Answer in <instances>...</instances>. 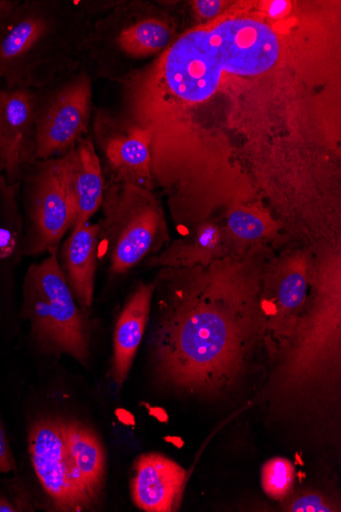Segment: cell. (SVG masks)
<instances>
[{"instance_id": "obj_26", "label": "cell", "mask_w": 341, "mask_h": 512, "mask_svg": "<svg viewBox=\"0 0 341 512\" xmlns=\"http://www.w3.org/2000/svg\"><path fill=\"white\" fill-rule=\"evenodd\" d=\"M20 508L5 494H0V512H17Z\"/></svg>"}, {"instance_id": "obj_13", "label": "cell", "mask_w": 341, "mask_h": 512, "mask_svg": "<svg viewBox=\"0 0 341 512\" xmlns=\"http://www.w3.org/2000/svg\"><path fill=\"white\" fill-rule=\"evenodd\" d=\"M61 253V267L74 298L83 313L92 307L100 226L87 222L71 230Z\"/></svg>"}, {"instance_id": "obj_5", "label": "cell", "mask_w": 341, "mask_h": 512, "mask_svg": "<svg viewBox=\"0 0 341 512\" xmlns=\"http://www.w3.org/2000/svg\"><path fill=\"white\" fill-rule=\"evenodd\" d=\"M22 316L31 337L47 355H67L83 366L90 357V338L84 313L78 306L58 259L50 253L32 264L25 275Z\"/></svg>"}, {"instance_id": "obj_17", "label": "cell", "mask_w": 341, "mask_h": 512, "mask_svg": "<svg viewBox=\"0 0 341 512\" xmlns=\"http://www.w3.org/2000/svg\"><path fill=\"white\" fill-rule=\"evenodd\" d=\"M68 449L74 467L94 508L103 494L106 473L107 454L96 433L83 423L65 420Z\"/></svg>"}, {"instance_id": "obj_8", "label": "cell", "mask_w": 341, "mask_h": 512, "mask_svg": "<svg viewBox=\"0 0 341 512\" xmlns=\"http://www.w3.org/2000/svg\"><path fill=\"white\" fill-rule=\"evenodd\" d=\"M27 211L26 254L58 252L76 217L67 154L35 163L28 179Z\"/></svg>"}, {"instance_id": "obj_21", "label": "cell", "mask_w": 341, "mask_h": 512, "mask_svg": "<svg viewBox=\"0 0 341 512\" xmlns=\"http://www.w3.org/2000/svg\"><path fill=\"white\" fill-rule=\"evenodd\" d=\"M294 463L283 457L268 460L262 469L261 483L264 492L275 500L284 499L296 482Z\"/></svg>"}, {"instance_id": "obj_12", "label": "cell", "mask_w": 341, "mask_h": 512, "mask_svg": "<svg viewBox=\"0 0 341 512\" xmlns=\"http://www.w3.org/2000/svg\"><path fill=\"white\" fill-rule=\"evenodd\" d=\"M185 481L186 471L176 461L159 453L143 454L135 463L132 499L146 512L175 511Z\"/></svg>"}, {"instance_id": "obj_25", "label": "cell", "mask_w": 341, "mask_h": 512, "mask_svg": "<svg viewBox=\"0 0 341 512\" xmlns=\"http://www.w3.org/2000/svg\"><path fill=\"white\" fill-rule=\"evenodd\" d=\"M290 9L288 2H270L267 5L266 12L272 19H279L284 17Z\"/></svg>"}, {"instance_id": "obj_10", "label": "cell", "mask_w": 341, "mask_h": 512, "mask_svg": "<svg viewBox=\"0 0 341 512\" xmlns=\"http://www.w3.org/2000/svg\"><path fill=\"white\" fill-rule=\"evenodd\" d=\"M311 267L303 254L289 257L274 274H266L262 296L263 342L276 359L286 346L307 303Z\"/></svg>"}, {"instance_id": "obj_16", "label": "cell", "mask_w": 341, "mask_h": 512, "mask_svg": "<svg viewBox=\"0 0 341 512\" xmlns=\"http://www.w3.org/2000/svg\"><path fill=\"white\" fill-rule=\"evenodd\" d=\"M106 159L125 183L149 189L153 183L152 130L133 125L103 143Z\"/></svg>"}, {"instance_id": "obj_14", "label": "cell", "mask_w": 341, "mask_h": 512, "mask_svg": "<svg viewBox=\"0 0 341 512\" xmlns=\"http://www.w3.org/2000/svg\"><path fill=\"white\" fill-rule=\"evenodd\" d=\"M156 281L140 284L125 304L116 324L112 374L118 386H122L132 368L137 350L148 327Z\"/></svg>"}, {"instance_id": "obj_9", "label": "cell", "mask_w": 341, "mask_h": 512, "mask_svg": "<svg viewBox=\"0 0 341 512\" xmlns=\"http://www.w3.org/2000/svg\"><path fill=\"white\" fill-rule=\"evenodd\" d=\"M28 451L35 476L56 511L94 508L74 467L63 418H35L28 429Z\"/></svg>"}, {"instance_id": "obj_27", "label": "cell", "mask_w": 341, "mask_h": 512, "mask_svg": "<svg viewBox=\"0 0 341 512\" xmlns=\"http://www.w3.org/2000/svg\"><path fill=\"white\" fill-rule=\"evenodd\" d=\"M0 93H2V89H0Z\"/></svg>"}, {"instance_id": "obj_2", "label": "cell", "mask_w": 341, "mask_h": 512, "mask_svg": "<svg viewBox=\"0 0 341 512\" xmlns=\"http://www.w3.org/2000/svg\"><path fill=\"white\" fill-rule=\"evenodd\" d=\"M279 56L278 36L267 24L227 19L182 34L152 69L133 77L129 85L143 95L191 107L214 95L223 73L261 75L276 65Z\"/></svg>"}, {"instance_id": "obj_18", "label": "cell", "mask_w": 341, "mask_h": 512, "mask_svg": "<svg viewBox=\"0 0 341 512\" xmlns=\"http://www.w3.org/2000/svg\"><path fill=\"white\" fill-rule=\"evenodd\" d=\"M174 26L161 17H144L120 28L113 38L121 54L133 59L164 53L173 43Z\"/></svg>"}, {"instance_id": "obj_1", "label": "cell", "mask_w": 341, "mask_h": 512, "mask_svg": "<svg viewBox=\"0 0 341 512\" xmlns=\"http://www.w3.org/2000/svg\"><path fill=\"white\" fill-rule=\"evenodd\" d=\"M265 275L253 253L162 269L150 347L165 388L215 399L246 376L263 342Z\"/></svg>"}, {"instance_id": "obj_4", "label": "cell", "mask_w": 341, "mask_h": 512, "mask_svg": "<svg viewBox=\"0 0 341 512\" xmlns=\"http://www.w3.org/2000/svg\"><path fill=\"white\" fill-rule=\"evenodd\" d=\"M95 5L75 0L0 2V83L38 90L83 66Z\"/></svg>"}, {"instance_id": "obj_6", "label": "cell", "mask_w": 341, "mask_h": 512, "mask_svg": "<svg viewBox=\"0 0 341 512\" xmlns=\"http://www.w3.org/2000/svg\"><path fill=\"white\" fill-rule=\"evenodd\" d=\"M102 208L100 244L107 247L113 273H126L165 240L164 213L148 189L125 182L106 189Z\"/></svg>"}, {"instance_id": "obj_11", "label": "cell", "mask_w": 341, "mask_h": 512, "mask_svg": "<svg viewBox=\"0 0 341 512\" xmlns=\"http://www.w3.org/2000/svg\"><path fill=\"white\" fill-rule=\"evenodd\" d=\"M36 92L26 88L0 93V176L19 183L25 167L35 163Z\"/></svg>"}, {"instance_id": "obj_22", "label": "cell", "mask_w": 341, "mask_h": 512, "mask_svg": "<svg viewBox=\"0 0 341 512\" xmlns=\"http://www.w3.org/2000/svg\"><path fill=\"white\" fill-rule=\"evenodd\" d=\"M335 507L330 503L327 497L316 492L302 493L292 499L287 507V511L294 512H331Z\"/></svg>"}, {"instance_id": "obj_3", "label": "cell", "mask_w": 341, "mask_h": 512, "mask_svg": "<svg viewBox=\"0 0 341 512\" xmlns=\"http://www.w3.org/2000/svg\"><path fill=\"white\" fill-rule=\"evenodd\" d=\"M340 262L325 263L312 279L307 303L265 388L278 412L312 416L334 407L340 380Z\"/></svg>"}, {"instance_id": "obj_24", "label": "cell", "mask_w": 341, "mask_h": 512, "mask_svg": "<svg viewBox=\"0 0 341 512\" xmlns=\"http://www.w3.org/2000/svg\"><path fill=\"white\" fill-rule=\"evenodd\" d=\"M224 7L220 0H198L192 3V9L199 18L210 20L217 17Z\"/></svg>"}, {"instance_id": "obj_7", "label": "cell", "mask_w": 341, "mask_h": 512, "mask_svg": "<svg viewBox=\"0 0 341 512\" xmlns=\"http://www.w3.org/2000/svg\"><path fill=\"white\" fill-rule=\"evenodd\" d=\"M35 92L37 159L63 156L88 131L92 107L91 78L82 66Z\"/></svg>"}, {"instance_id": "obj_23", "label": "cell", "mask_w": 341, "mask_h": 512, "mask_svg": "<svg viewBox=\"0 0 341 512\" xmlns=\"http://www.w3.org/2000/svg\"><path fill=\"white\" fill-rule=\"evenodd\" d=\"M16 471L17 461L2 416H0V475H7Z\"/></svg>"}, {"instance_id": "obj_19", "label": "cell", "mask_w": 341, "mask_h": 512, "mask_svg": "<svg viewBox=\"0 0 341 512\" xmlns=\"http://www.w3.org/2000/svg\"><path fill=\"white\" fill-rule=\"evenodd\" d=\"M222 235L217 226L204 225L191 243H176L157 257L150 264L163 268L191 267L205 265L221 258Z\"/></svg>"}, {"instance_id": "obj_20", "label": "cell", "mask_w": 341, "mask_h": 512, "mask_svg": "<svg viewBox=\"0 0 341 512\" xmlns=\"http://www.w3.org/2000/svg\"><path fill=\"white\" fill-rule=\"evenodd\" d=\"M231 236L243 243H252L270 238L278 229L277 223L264 211L237 205L227 219Z\"/></svg>"}, {"instance_id": "obj_15", "label": "cell", "mask_w": 341, "mask_h": 512, "mask_svg": "<svg viewBox=\"0 0 341 512\" xmlns=\"http://www.w3.org/2000/svg\"><path fill=\"white\" fill-rule=\"evenodd\" d=\"M66 154L76 212L74 229L90 222L102 208L106 185L100 157L89 137H82Z\"/></svg>"}]
</instances>
